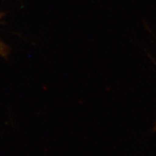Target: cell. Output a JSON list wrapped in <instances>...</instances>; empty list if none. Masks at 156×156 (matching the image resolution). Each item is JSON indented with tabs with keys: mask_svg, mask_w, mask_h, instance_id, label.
<instances>
[{
	"mask_svg": "<svg viewBox=\"0 0 156 156\" xmlns=\"http://www.w3.org/2000/svg\"><path fill=\"white\" fill-rule=\"evenodd\" d=\"M155 129H156V124H155Z\"/></svg>",
	"mask_w": 156,
	"mask_h": 156,
	"instance_id": "cell-1",
	"label": "cell"
}]
</instances>
